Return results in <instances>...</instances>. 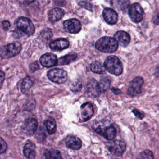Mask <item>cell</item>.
I'll use <instances>...</instances> for the list:
<instances>
[{"mask_svg": "<svg viewBox=\"0 0 159 159\" xmlns=\"http://www.w3.org/2000/svg\"><path fill=\"white\" fill-rule=\"evenodd\" d=\"M92 127L97 134L109 140H113L117 134L116 128L108 120L97 122L93 125Z\"/></svg>", "mask_w": 159, "mask_h": 159, "instance_id": "obj_1", "label": "cell"}, {"mask_svg": "<svg viewBox=\"0 0 159 159\" xmlns=\"http://www.w3.org/2000/svg\"><path fill=\"white\" fill-rule=\"evenodd\" d=\"M119 44L114 38L104 37L97 41L95 47L98 51L104 53H113L116 52Z\"/></svg>", "mask_w": 159, "mask_h": 159, "instance_id": "obj_2", "label": "cell"}, {"mask_svg": "<svg viewBox=\"0 0 159 159\" xmlns=\"http://www.w3.org/2000/svg\"><path fill=\"white\" fill-rule=\"evenodd\" d=\"M106 70L115 76H120L123 70L122 64L120 59L115 56L108 57L104 62Z\"/></svg>", "mask_w": 159, "mask_h": 159, "instance_id": "obj_3", "label": "cell"}, {"mask_svg": "<svg viewBox=\"0 0 159 159\" xmlns=\"http://www.w3.org/2000/svg\"><path fill=\"white\" fill-rule=\"evenodd\" d=\"M22 49L21 43L14 42L2 46L0 51L1 57L3 59L12 58L19 54Z\"/></svg>", "mask_w": 159, "mask_h": 159, "instance_id": "obj_4", "label": "cell"}, {"mask_svg": "<svg viewBox=\"0 0 159 159\" xmlns=\"http://www.w3.org/2000/svg\"><path fill=\"white\" fill-rule=\"evenodd\" d=\"M14 25L16 29L27 36H31L35 32L34 25L30 19L26 17H19L15 22Z\"/></svg>", "mask_w": 159, "mask_h": 159, "instance_id": "obj_5", "label": "cell"}, {"mask_svg": "<svg viewBox=\"0 0 159 159\" xmlns=\"http://www.w3.org/2000/svg\"><path fill=\"white\" fill-rule=\"evenodd\" d=\"M47 77L53 82L61 84L66 81L68 74L66 71L64 70L55 68L48 71Z\"/></svg>", "mask_w": 159, "mask_h": 159, "instance_id": "obj_6", "label": "cell"}, {"mask_svg": "<svg viewBox=\"0 0 159 159\" xmlns=\"http://www.w3.org/2000/svg\"><path fill=\"white\" fill-rule=\"evenodd\" d=\"M128 14L133 22L139 23L143 19L144 11L140 4L134 3L129 7Z\"/></svg>", "mask_w": 159, "mask_h": 159, "instance_id": "obj_7", "label": "cell"}, {"mask_svg": "<svg viewBox=\"0 0 159 159\" xmlns=\"http://www.w3.org/2000/svg\"><path fill=\"white\" fill-rule=\"evenodd\" d=\"M144 83V80L141 77H136L131 82L127 89V94L131 97L138 95L141 93V87Z\"/></svg>", "mask_w": 159, "mask_h": 159, "instance_id": "obj_8", "label": "cell"}, {"mask_svg": "<svg viewBox=\"0 0 159 159\" xmlns=\"http://www.w3.org/2000/svg\"><path fill=\"white\" fill-rule=\"evenodd\" d=\"M107 148L112 155L120 156L125 151L126 149V144L122 140H114L108 143Z\"/></svg>", "mask_w": 159, "mask_h": 159, "instance_id": "obj_9", "label": "cell"}, {"mask_svg": "<svg viewBox=\"0 0 159 159\" xmlns=\"http://www.w3.org/2000/svg\"><path fill=\"white\" fill-rule=\"evenodd\" d=\"M86 91L88 96L93 98H97L101 94V87L97 81L91 79L87 82Z\"/></svg>", "mask_w": 159, "mask_h": 159, "instance_id": "obj_10", "label": "cell"}, {"mask_svg": "<svg viewBox=\"0 0 159 159\" xmlns=\"http://www.w3.org/2000/svg\"><path fill=\"white\" fill-rule=\"evenodd\" d=\"M65 30L68 33L77 34L80 31L82 28L81 24L77 19H70L66 20L63 23Z\"/></svg>", "mask_w": 159, "mask_h": 159, "instance_id": "obj_11", "label": "cell"}, {"mask_svg": "<svg viewBox=\"0 0 159 159\" xmlns=\"http://www.w3.org/2000/svg\"><path fill=\"white\" fill-rule=\"evenodd\" d=\"M40 62L43 66L52 67L58 64V59L55 55L51 53H47L42 56Z\"/></svg>", "mask_w": 159, "mask_h": 159, "instance_id": "obj_12", "label": "cell"}, {"mask_svg": "<svg viewBox=\"0 0 159 159\" xmlns=\"http://www.w3.org/2000/svg\"><path fill=\"white\" fill-rule=\"evenodd\" d=\"M38 122L34 118L26 119L23 125L24 132L28 135H32L38 129Z\"/></svg>", "mask_w": 159, "mask_h": 159, "instance_id": "obj_13", "label": "cell"}, {"mask_svg": "<svg viewBox=\"0 0 159 159\" xmlns=\"http://www.w3.org/2000/svg\"><path fill=\"white\" fill-rule=\"evenodd\" d=\"M93 107L91 103L87 102L81 106V119L83 122L87 121L90 120L93 117Z\"/></svg>", "mask_w": 159, "mask_h": 159, "instance_id": "obj_14", "label": "cell"}, {"mask_svg": "<svg viewBox=\"0 0 159 159\" xmlns=\"http://www.w3.org/2000/svg\"><path fill=\"white\" fill-rule=\"evenodd\" d=\"M103 16L104 20L110 25H114L117 23L118 15L114 10L110 8L104 9L103 11Z\"/></svg>", "mask_w": 159, "mask_h": 159, "instance_id": "obj_15", "label": "cell"}, {"mask_svg": "<svg viewBox=\"0 0 159 159\" xmlns=\"http://www.w3.org/2000/svg\"><path fill=\"white\" fill-rule=\"evenodd\" d=\"M114 38L119 44L122 47H126L129 44L131 40L130 35L125 31H119L115 33Z\"/></svg>", "mask_w": 159, "mask_h": 159, "instance_id": "obj_16", "label": "cell"}, {"mask_svg": "<svg viewBox=\"0 0 159 159\" xmlns=\"http://www.w3.org/2000/svg\"><path fill=\"white\" fill-rule=\"evenodd\" d=\"M67 147L73 150H79L81 148L82 142L79 138L74 136H69L66 139Z\"/></svg>", "mask_w": 159, "mask_h": 159, "instance_id": "obj_17", "label": "cell"}, {"mask_svg": "<svg viewBox=\"0 0 159 159\" xmlns=\"http://www.w3.org/2000/svg\"><path fill=\"white\" fill-rule=\"evenodd\" d=\"M69 46V42L66 39H58L50 43V47L53 51H61L66 49Z\"/></svg>", "mask_w": 159, "mask_h": 159, "instance_id": "obj_18", "label": "cell"}, {"mask_svg": "<svg viewBox=\"0 0 159 159\" xmlns=\"http://www.w3.org/2000/svg\"><path fill=\"white\" fill-rule=\"evenodd\" d=\"M65 15L64 10L60 8H55L49 12L48 18L52 22H56L61 20Z\"/></svg>", "mask_w": 159, "mask_h": 159, "instance_id": "obj_19", "label": "cell"}, {"mask_svg": "<svg viewBox=\"0 0 159 159\" xmlns=\"http://www.w3.org/2000/svg\"><path fill=\"white\" fill-rule=\"evenodd\" d=\"M24 155L28 159H35L36 158V146L33 143L29 142L25 145L23 150Z\"/></svg>", "mask_w": 159, "mask_h": 159, "instance_id": "obj_20", "label": "cell"}, {"mask_svg": "<svg viewBox=\"0 0 159 159\" xmlns=\"http://www.w3.org/2000/svg\"><path fill=\"white\" fill-rule=\"evenodd\" d=\"M130 4L129 0H111V5L120 11H124L128 8Z\"/></svg>", "mask_w": 159, "mask_h": 159, "instance_id": "obj_21", "label": "cell"}, {"mask_svg": "<svg viewBox=\"0 0 159 159\" xmlns=\"http://www.w3.org/2000/svg\"><path fill=\"white\" fill-rule=\"evenodd\" d=\"M33 85V82L30 77L27 76L26 77L22 82L21 85V90L22 93L24 94L27 93L29 91L30 89L32 87Z\"/></svg>", "mask_w": 159, "mask_h": 159, "instance_id": "obj_22", "label": "cell"}, {"mask_svg": "<svg viewBox=\"0 0 159 159\" xmlns=\"http://www.w3.org/2000/svg\"><path fill=\"white\" fill-rule=\"evenodd\" d=\"M77 57V54L73 53L66 55L63 57L59 58L58 60V64L59 65H68L70 63L73 62L76 60Z\"/></svg>", "mask_w": 159, "mask_h": 159, "instance_id": "obj_23", "label": "cell"}, {"mask_svg": "<svg viewBox=\"0 0 159 159\" xmlns=\"http://www.w3.org/2000/svg\"><path fill=\"white\" fill-rule=\"evenodd\" d=\"M91 70L93 72L97 74H102L106 72V69L105 66L102 63L98 61L93 62L91 65Z\"/></svg>", "mask_w": 159, "mask_h": 159, "instance_id": "obj_24", "label": "cell"}, {"mask_svg": "<svg viewBox=\"0 0 159 159\" xmlns=\"http://www.w3.org/2000/svg\"><path fill=\"white\" fill-rule=\"evenodd\" d=\"M47 159H62V155L60 151L55 149H47L45 151L44 154Z\"/></svg>", "mask_w": 159, "mask_h": 159, "instance_id": "obj_25", "label": "cell"}, {"mask_svg": "<svg viewBox=\"0 0 159 159\" xmlns=\"http://www.w3.org/2000/svg\"><path fill=\"white\" fill-rule=\"evenodd\" d=\"M47 131L50 134H52L55 133L57 129V125L55 121L53 119H50L45 121L44 123Z\"/></svg>", "mask_w": 159, "mask_h": 159, "instance_id": "obj_26", "label": "cell"}, {"mask_svg": "<svg viewBox=\"0 0 159 159\" xmlns=\"http://www.w3.org/2000/svg\"><path fill=\"white\" fill-rule=\"evenodd\" d=\"M111 83V82L110 80L108 77H103L100 79L99 84L101 87V89H102L104 92H106L109 89Z\"/></svg>", "mask_w": 159, "mask_h": 159, "instance_id": "obj_27", "label": "cell"}, {"mask_svg": "<svg viewBox=\"0 0 159 159\" xmlns=\"http://www.w3.org/2000/svg\"><path fill=\"white\" fill-rule=\"evenodd\" d=\"M41 36L45 40H49L53 36L52 32L50 29L45 28L42 30Z\"/></svg>", "mask_w": 159, "mask_h": 159, "instance_id": "obj_28", "label": "cell"}, {"mask_svg": "<svg viewBox=\"0 0 159 159\" xmlns=\"http://www.w3.org/2000/svg\"><path fill=\"white\" fill-rule=\"evenodd\" d=\"M82 88V83L80 80H79L73 82L71 84L70 89L73 92H78L80 91Z\"/></svg>", "mask_w": 159, "mask_h": 159, "instance_id": "obj_29", "label": "cell"}, {"mask_svg": "<svg viewBox=\"0 0 159 159\" xmlns=\"http://www.w3.org/2000/svg\"><path fill=\"white\" fill-rule=\"evenodd\" d=\"M140 157L142 159H152L154 158L152 152L148 149L145 150L140 153Z\"/></svg>", "mask_w": 159, "mask_h": 159, "instance_id": "obj_30", "label": "cell"}, {"mask_svg": "<svg viewBox=\"0 0 159 159\" xmlns=\"http://www.w3.org/2000/svg\"><path fill=\"white\" fill-rule=\"evenodd\" d=\"M39 63L37 61L33 62L30 65V72H31V73H33V72L38 70L39 69Z\"/></svg>", "mask_w": 159, "mask_h": 159, "instance_id": "obj_31", "label": "cell"}, {"mask_svg": "<svg viewBox=\"0 0 159 159\" xmlns=\"http://www.w3.org/2000/svg\"><path fill=\"white\" fill-rule=\"evenodd\" d=\"M1 154L4 153L7 150L8 148V146H7V143L5 142V140L2 138H1Z\"/></svg>", "mask_w": 159, "mask_h": 159, "instance_id": "obj_32", "label": "cell"}, {"mask_svg": "<svg viewBox=\"0 0 159 159\" xmlns=\"http://www.w3.org/2000/svg\"><path fill=\"white\" fill-rule=\"evenodd\" d=\"M132 112L134 113V114L136 117H137L138 118L140 119V120H142V119H143V118H144V117H145L144 114L140 113L137 110L133 109V110H132Z\"/></svg>", "mask_w": 159, "mask_h": 159, "instance_id": "obj_33", "label": "cell"}, {"mask_svg": "<svg viewBox=\"0 0 159 159\" xmlns=\"http://www.w3.org/2000/svg\"><path fill=\"white\" fill-rule=\"evenodd\" d=\"M2 28L5 30H8L11 27V24L8 21H4L2 22Z\"/></svg>", "mask_w": 159, "mask_h": 159, "instance_id": "obj_34", "label": "cell"}, {"mask_svg": "<svg viewBox=\"0 0 159 159\" xmlns=\"http://www.w3.org/2000/svg\"><path fill=\"white\" fill-rule=\"evenodd\" d=\"M79 5L81 6L82 7L85 8V9L87 10H90L91 9V6L89 3H87L86 2H80L79 3Z\"/></svg>", "mask_w": 159, "mask_h": 159, "instance_id": "obj_35", "label": "cell"}, {"mask_svg": "<svg viewBox=\"0 0 159 159\" xmlns=\"http://www.w3.org/2000/svg\"><path fill=\"white\" fill-rule=\"evenodd\" d=\"M111 90L113 92V93L115 94V95H120L121 93V91L120 89H117V88H112Z\"/></svg>", "mask_w": 159, "mask_h": 159, "instance_id": "obj_36", "label": "cell"}, {"mask_svg": "<svg viewBox=\"0 0 159 159\" xmlns=\"http://www.w3.org/2000/svg\"><path fill=\"white\" fill-rule=\"evenodd\" d=\"M5 73L2 71H1V85H2V83L4 81L5 79Z\"/></svg>", "mask_w": 159, "mask_h": 159, "instance_id": "obj_37", "label": "cell"}, {"mask_svg": "<svg viewBox=\"0 0 159 159\" xmlns=\"http://www.w3.org/2000/svg\"><path fill=\"white\" fill-rule=\"evenodd\" d=\"M154 24L159 26V14L157 15L154 20Z\"/></svg>", "mask_w": 159, "mask_h": 159, "instance_id": "obj_38", "label": "cell"}, {"mask_svg": "<svg viewBox=\"0 0 159 159\" xmlns=\"http://www.w3.org/2000/svg\"><path fill=\"white\" fill-rule=\"evenodd\" d=\"M154 75L156 77H159V66L155 70V72H154Z\"/></svg>", "mask_w": 159, "mask_h": 159, "instance_id": "obj_39", "label": "cell"}, {"mask_svg": "<svg viewBox=\"0 0 159 159\" xmlns=\"http://www.w3.org/2000/svg\"><path fill=\"white\" fill-rule=\"evenodd\" d=\"M35 0H25V2L27 4H30V3L34 2Z\"/></svg>", "mask_w": 159, "mask_h": 159, "instance_id": "obj_40", "label": "cell"}]
</instances>
